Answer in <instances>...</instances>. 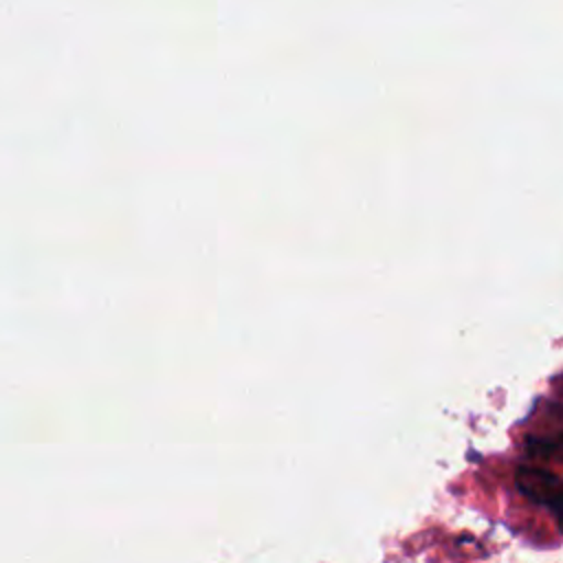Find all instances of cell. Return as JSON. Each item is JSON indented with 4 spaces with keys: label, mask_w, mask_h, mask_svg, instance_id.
I'll list each match as a JSON object with an SVG mask.
<instances>
[{
    "label": "cell",
    "mask_w": 563,
    "mask_h": 563,
    "mask_svg": "<svg viewBox=\"0 0 563 563\" xmlns=\"http://www.w3.org/2000/svg\"><path fill=\"white\" fill-rule=\"evenodd\" d=\"M515 484L528 499L548 506L556 517L563 515V482L556 475L543 468L521 466L515 475Z\"/></svg>",
    "instance_id": "6da1fadb"
}]
</instances>
